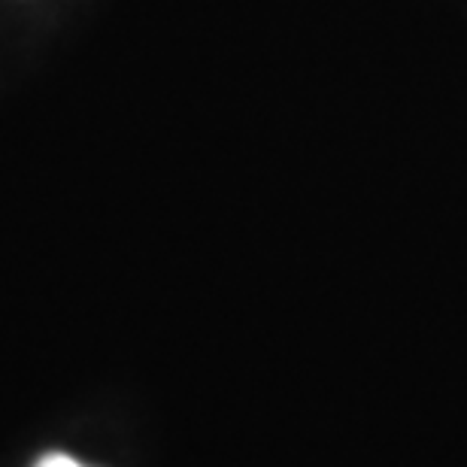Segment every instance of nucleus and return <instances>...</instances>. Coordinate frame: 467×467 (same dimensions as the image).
I'll return each mask as SVG.
<instances>
[{
	"mask_svg": "<svg viewBox=\"0 0 467 467\" xmlns=\"http://www.w3.org/2000/svg\"><path fill=\"white\" fill-rule=\"evenodd\" d=\"M34 467H82L79 462H73L70 455H61V452H49V455H43L40 462H36Z\"/></svg>",
	"mask_w": 467,
	"mask_h": 467,
	"instance_id": "obj_1",
	"label": "nucleus"
}]
</instances>
